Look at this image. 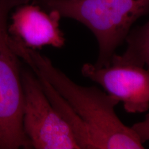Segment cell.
<instances>
[{
  "instance_id": "cell-1",
  "label": "cell",
  "mask_w": 149,
  "mask_h": 149,
  "mask_svg": "<svg viewBox=\"0 0 149 149\" xmlns=\"http://www.w3.org/2000/svg\"><path fill=\"white\" fill-rule=\"evenodd\" d=\"M14 51L37 75L45 79L83 121L95 149H142L144 144L131 127L123 123L115 107L120 100L96 86L74 83L49 58L10 36Z\"/></svg>"
},
{
  "instance_id": "cell-2",
  "label": "cell",
  "mask_w": 149,
  "mask_h": 149,
  "mask_svg": "<svg viewBox=\"0 0 149 149\" xmlns=\"http://www.w3.org/2000/svg\"><path fill=\"white\" fill-rule=\"evenodd\" d=\"M46 10L80 22L93 33L99 53L95 66H108L132 26L149 13V0H33Z\"/></svg>"
},
{
  "instance_id": "cell-3",
  "label": "cell",
  "mask_w": 149,
  "mask_h": 149,
  "mask_svg": "<svg viewBox=\"0 0 149 149\" xmlns=\"http://www.w3.org/2000/svg\"><path fill=\"white\" fill-rule=\"evenodd\" d=\"M32 0H0V149L32 148L22 124L24 88L20 57L10 44L8 16Z\"/></svg>"
},
{
  "instance_id": "cell-4",
  "label": "cell",
  "mask_w": 149,
  "mask_h": 149,
  "mask_svg": "<svg viewBox=\"0 0 149 149\" xmlns=\"http://www.w3.org/2000/svg\"><path fill=\"white\" fill-rule=\"evenodd\" d=\"M24 109L22 124L35 149H81L74 134L44 92L31 68H22Z\"/></svg>"
},
{
  "instance_id": "cell-5",
  "label": "cell",
  "mask_w": 149,
  "mask_h": 149,
  "mask_svg": "<svg viewBox=\"0 0 149 149\" xmlns=\"http://www.w3.org/2000/svg\"><path fill=\"white\" fill-rule=\"evenodd\" d=\"M81 72L122 102L128 113H143L149 109V70L144 66L112 58L108 66L84 64Z\"/></svg>"
},
{
  "instance_id": "cell-6",
  "label": "cell",
  "mask_w": 149,
  "mask_h": 149,
  "mask_svg": "<svg viewBox=\"0 0 149 149\" xmlns=\"http://www.w3.org/2000/svg\"><path fill=\"white\" fill-rule=\"evenodd\" d=\"M61 18L56 10H46L35 3H24L16 7L11 15L9 34L31 49L46 46L61 48L65 38L59 29Z\"/></svg>"
},
{
  "instance_id": "cell-7",
  "label": "cell",
  "mask_w": 149,
  "mask_h": 149,
  "mask_svg": "<svg viewBox=\"0 0 149 149\" xmlns=\"http://www.w3.org/2000/svg\"><path fill=\"white\" fill-rule=\"evenodd\" d=\"M127 48L122 55L115 54L113 58L141 66H149V21L130 30L126 38Z\"/></svg>"
},
{
  "instance_id": "cell-8",
  "label": "cell",
  "mask_w": 149,
  "mask_h": 149,
  "mask_svg": "<svg viewBox=\"0 0 149 149\" xmlns=\"http://www.w3.org/2000/svg\"><path fill=\"white\" fill-rule=\"evenodd\" d=\"M131 128L143 144L149 141V113L146 115L144 120L134 124Z\"/></svg>"
},
{
  "instance_id": "cell-9",
  "label": "cell",
  "mask_w": 149,
  "mask_h": 149,
  "mask_svg": "<svg viewBox=\"0 0 149 149\" xmlns=\"http://www.w3.org/2000/svg\"><path fill=\"white\" fill-rule=\"evenodd\" d=\"M32 1H33V0H32Z\"/></svg>"
}]
</instances>
